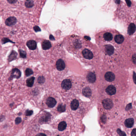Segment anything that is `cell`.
Segmentation results:
<instances>
[{
	"label": "cell",
	"mask_w": 136,
	"mask_h": 136,
	"mask_svg": "<svg viewBox=\"0 0 136 136\" xmlns=\"http://www.w3.org/2000/svg\"><path fill=\"white\" fill-rule=\"evenodd\" d=\"M21 75V72L17 68H14L12 69L11 74V76L9 80H12L14 78L19 79Z\"/></svg>",
	"instance_id": "cell-1"
},
{
	"label": "cell",
	"mask_w": 136,
	"mask_h": 136,
	"mask_svg": "<svg viewBox=\"0 0 136 136\" xmlns=\"http://www.w3.org/2000/svg\"><path fill=\"white\" fill-rule=\"evenodd\" d=\"M82 55L87 60H91L93 57L92 52L88 49H85L83 51Z\"/></svg>",
	"instance_id": "cell-2"
},
{
	"label": "cell",
	"mask_w": 136,
	"mask_h": 136,
	"mask_svg": "<svg viewBox=\"0 0 136 136\" xmlns=\"http://www.w3.org/2000/svg\"><path fill=\"white\" fill-rule=\"evenodd\" d=\"M72 83L70 80L66 79L63 80L62 82L61 86L63 89L66 90H69L72 87Z\"/></svg>",
	"instance_id": "cell-3"
},
{
	"label": "cell",
	"mask_w": 136,
	"mask_h": 136,
	"mask_svg": "<svg viewBox=\"0 0 136 136\" xmlns=\"http://www.w3.org/2000/svg\"><path fill=\"white\" fill-rule=\"evenodd\" d=\"M103 107L105 109H110L113 107V104L111 100L109 99H106L103 101Z\"/></svg>",
	"instance_id": "cell-4"
},
{
	"label": "cell",
	"mask_w": 136,
	"mask_h": 136,
	"mask_svg": "<svg viewBox=\"0 0 136 136\" xmlns=\"http://www.w3.org/2000/svg\"><path fill=\"white\" fill-rule=\"evenodd\" d=\"M56 66L57 69H58V70L61 71L63 70L65 68L66 65L63 60L60 59L57 62Z\"/></svg>",
	"instance_id": "cell-5"
},
{
	"label": "cell",
	"mask_w": 136,
	"mask_h": 136,
	"mask_svg": "<svg viewBox=\"0 0 136 136\" xmlns=\"http://www.w3.org/2000/svg\"><path fill=\"white\" fill-rule=\"evenodd\" d=\"M46 103L49 108H53L56 104V101L53 97H49L47 99Z\"/></svg>",
	"instance_id": "cell-6"
},
{
	"label": "cell",
	"mask_w": 136,
	"mask_h": 136,
	"mask_svg": "<svg viewBox=\"0 0 136 136\" xmlns=\"http://www.w3.org/2000/svg\"><path fill=\"white\" fill-rule=\"evenodd\" d=\"M17 20L16 18L14 17H10L8 18L6 21L5 24L6 25L8 26H12L15 25L17 23Z\"/></svg>",
	"instance_id": "cell-7"
},
{
	"label": "cell",
	"mask_w": 136,
	"mask_h": 136,
	"mask_svg": "<svg viewBox=\"0 0 136 136\" xmlns=\"http://www.w3.org/2000/svg\"><path fill=\"white\" fill-rule=\"evenodd\" d=\"M105 78L106 81L109 82H112L115 80V75L111 72H107L105 75Z\"/></svg>",
	"instance_id": "cell-8"
},
{
	"label": "cell",
	"mask_w": 136,
	"mask_h": 136,
	"mask_svg": "<svg viewBox=\"0 0 136 136\" xmlns=\"http://www.w3.org/2000/svg\"><path fill=\"white\" fill-rule=\"evenodd\" d=\"M27 46L31 50H35L37 48V43L35 41L33 40H30L28 41L26 43Z\"/></svg>",
	"instance_id": "cell-9"
},
{
	"label": "cell",
	"mask_w": 136,
	"mask_h": 136,
	"mask_svg": "<svg viewBox=\"0 0 136 136\" xmlns=\"http://www.w3.org/2000/svg\"><path fill=\"white\" fill-rule=\"evenodd\" d=\"M106 92L109 95H113L116 92V89L114 86L111 85L107 87L106 89Z\"/></svg>",
	"instance_id": "cell-10"
},
{
	"label": "cell",
	"mask_w": 136,
	"mask_h": 136,
	"mask_svg": "<svg viewBox=\"0 0 136 136\" xmlns=\"http://www.w3.org/2000/svg\"><path fill=\"white\" fill-rule=\"evenodd\" d=\"M105 51L108 55H111L114 53V47L111 45H107L105 47Z\"/></svg>",
	"instance_id": "cell-11"
},
{
	"label": "cell",
	"mask_w": 136,
	"mask_h": 136,
	"mask_svg": "<svg viewBox=\"0 0 136 136\" xmlns=\"http://www.w3.org/2000/svg\"><path fill=\"white\" fill-rule=\"evenodd\" d=\"M87 81L89 83H93L95 82V80H96V76L94 73L91 72L87 74Z\"/></svg>",
	"instance_id": "cell-12"
},
{
	"label": "cell",
	"mask_w": 136,
	"mask_h": 136,
	"mask_svg": "<svg viewBox=\"0 0 136 136\" xmlns=\"http://www.w3.org/2000/svg\"><path fill=\"white\" fill-rule=\"evenodd\" d=\"M42 46L43 49L44 50H47L51 48L52 45L49 41L48 40H44L42 42Z\"/></svg>",
	"instance_id": "cell-13"
},
{
	"label": "cell",
	"mask_w": 136,
	"mask_h": 136,
	"mask_svg": "<svg viewBox=\"0 0 136 136\" xmlns=\"http://www.w3.org/2000/svg\"><path fill=\"white\" fill-rule=\"evenodd\" d=\"M134 121L133 118H129L126 120L124 124L127 128H131L134 124Z\"/></svg>",
	"instance_id": "cell-14"
},
{
	"label": "cell",
	"mask_w": 136,
	"mask_h": 136,
	"mask_svg": "<svg viewBox=\"0 0 136 136\" xmlns=\"http://www.w3.org/2000/svg\"><path fill=\"white\" fill-rule=\"evenodd\" d=\"M136 30V26L134 23H131L128 27V33L129 35H131L134 34Z\"/></svg>",
	"instance_id": "cell-15"
},
{
	"label": "cell",
	"mask_w": 136,
	"mask_h": 136,
	"mask_svg": "<svg viewBox=\"0 0 136 136\" xmlns=\"http://www.w3.org/2000/svg\"><path fill=\"white\" fill-rule=\"evenodd\" d=\"M79 106V103L76 99L73 100L71 103V107L72 110H76Z\"/></svg>",
	"instance_id": "cell-16"
},
{
	"label": "cell",
	"mask_w": 136,
	"mask_h": 136,
	"mask_svg": "<svg viewBox=\"0 0 136 136\" xmlns=\"http://www.w3.org/2000/svg\"><path fill=\"white\" fill-rule=\"evenodd\" d=\"M92 93L91 89L88 87L84 88L83 90V94L86 97H90L92 95Z\"/></svg>",
	"instance_id": "cell-17"
},
{
	"label": "cell",
	"mask_w": 136,
	"mask_h": 136,
	"mask_svg": "<svg viewBox=\"0 0 136 136\" xmlns=\"http://www.w3.org/2000/svg\"><path fill=\"white\" fill-rule=\"evenodd\" d=\"M17 55H18L17 53L15 51L13 50L12 51L11 54H10V55L8 56V61L9 62H12V61L16 60L17 59Z\"/></svg>",
	"instance_id": "cell-18"
},
{
	"label": "cell",
	"mask_w": 136,
	"mask_h": 136,
	"mask_svg": "<svg viewBox=\"0 0 136 136\" xmlns=\"http://www.w3.org/2000/svg\"><path fill=\"white\" fill-rule=\"evenodd\" d=\"M103 38L105 41H111L113 38V36L111 33L109 32H106L103 35Z\"/></svg>",
	"instance_id": "cell-19"
},
{
	"label": "cell",
	"mask_w": 136,
	"mask_h": 136,
	"mask_svg": "<svg viewBox=\"0 0 136 136\" xmlns=\"http://www.w3.org/2000/svg\"><path fill=\"white\" fill-rule=\"evenodd\" d=\"M50 118V115L49 113H47L42 115L40 118V121L41 122H46L49 121Z\"/></svg>",
	"instance_id": "cell-20"
},
{
	"label": "cell",
	"mask_w": 136,
	"mask_h": 136,
	"mask_svg": "<svg viewBox=\"0 0 136 136\" xmlns=\"http://www.w3.org/2000/svg\"><path fill=\"white\" fill-rule=\"evenodd\" d=\"M124 37L121 34L117 35L115 36V42L118 44H121L124 41Z\"/></svg>",
	"instance_id": "cell-21"
},
{
	"label": "cell",
	"mask_w": 136,
	"mask_h": 136,
	"mask_svg": "<svg viewBox=\"0 0 136 136\" xmlns=\"http://www.w3.org/2000/svg\"><path fill=\"white\" fill-rule=\"evenodd\" d=\"M34 80H35V78L34 77H31V78H28L26 80V85L28 87H32L34 83Z\"/></svg>",
	"instance_id": "cell-22"
},
{
	"label": "cell",
	"mask_w": 136,
	"mask_h": 136,
	"mask_svg": "<svg viewBox=\"0 0 136 136\" xmlns=\"http://www.w3.org/2000/svg\"><path fill=\"white\" fill-rule=\"evenodd\" d=\"M67 127V124L65 121L60 122L58 126V129L60 131H63L66 129Z\"/></svg>",
	"instance_id": "cell-23"
},
{
	"label": "cell",
	"mask_w": 136,
	"mask_h": 136,
	"mask_svg": "<svg viewBox=\"0 0 136 136\" xmlns=\"http://www.w3.org/2000/svg\"><path fill=\"white\" fill-rule=\"evenodd\" d=\"M25 5L26 7L28 8H31L33 7L34 5V2L32 0H28V1H26L25 3Z\"/></svg>",
	"instance_id": "cell-24"
},
{
	"label": "cell",
	"mask_w": 136,
	"mask_h": 136,
	"mask_svg": "<svg viewBox=\"0 0 136 136\" xmlns=\"http://www.w3.org/2000/svg\"><path fill=\"white\" fill-rule=\"evenodd\" d=\"M58 110L60 112H63L66 110V106L63 104L59 105L58 107Z\"/></svg>",
	"instance_id": "cell-25"
},
{
	"label": "cell",
	"mask_w": 136,
	"mask_h": 136,
	"mask_svg": "<svg viewBox=\"0 0 136 136\" xmlns=\"http://www.w3.org/2000/svg\"><path fill=\"white\" fill-rule=\"evenodd\" d=\"M19 53H20V56L21 58H25L26 57V54L25 51L23 50L22 49H20L19 50Z\"/></svg>",
	"instance_id": "cell-26"
},
{
	"label": "cell",
	"mask_w": 136,
	"mask_h": 136,
	"mask_svg": "<svg viewBox=\"0 0 136 136\" xmlns=\"http://www.w3.org/2000/svg\"><path fill=\"white\" fill-rule=\"evenodd\" d=\"M25 74L26 76H29L30 75H31L33 74V72L32 69L29 68H27L25 71Z\"/></svg>",
	"instance_id": "cell-27"
},
{
	"label": "cell",
	"mask_w": 136,
	"mask_h": 136,
	"mask_svg": "<svg viewBox=\"0 0 136 136\" xmlns=\"http://www.w3.org/2000/svg\"><path fill=\"white\" fill-rule=\"evenodd\" d=\"M45 78L43 76H40L38 78V82L40 84H42L45 82Z\"/></svg>",
	"instance_id": "cell-28"
},
{
	"label": "cell",
	"mask_w": 136,
	"mask_h": 136,
	"mask_svg": "<svg viewBox=\"0 0 136 136\" xmlns=\"http://www.w3.org/2000/svg\"><path fill=\"white\" fill-rule=\"evenodd\" d=\"M33 111L32 110H30L27 109L25 111V115L26 116H30L33 114Z\"/></svg>",
	"instance_id": "cell-29"
},
{
	"label": "cell",
	"mask_w": 136,
	"mask_h": 136,
	"mask_svg": "<svg viewBox=\"0 0 136 136\" xmlns=\"http://www.w3.org/2000/svg\"><path fill=\"white\" fill-rule=\"evenodd\" d=\"M9 42L14 43L12 41H11V40H10L9 39L7 38H3L2 40V44H5V43H6Z\"/></svg>",
	"instance_id": "cell-30"
},
{
	"label": "cell",
	"mask_w": 136,
	"mask_h": 136,
	"mask_svg": "<svg viewBox=\"0 0 136 136\" xmlns=\"http://www.w3.org/2000/svg\"><path fill=\"white\" fill-rule=\"evenodd\" d=\"M117 132L118 133L119 135L121 136H126V134L124 132L122 131L121 130H120V129H118L117 130Z\"/></svg>",
	"instance_id": "cell-31"
},
{
	"label": "cell",
	"mask_w": 136,
	"mask_h": 136,
	"mask_svg": "<svg viewBox=\"0 0 136 136\" xmlns=\"http://www.w3.org/2000/svg\"><path fill=\"white\" fill-rule=\"evenodd\" d=\"M21 122H22V119L20 117H17V118H16L15 120L16 124H19Z\"/></svg>",
	"instance_id": "cell-32"
},
{
	"label": "cell",
	"mask_w": 136,
	"mask_h": 136,
	"mask_svg": "<svg viewBox=\"0 0 136 136\" xmlns=\"http://www.w3.org/2000/svg\"><path fill=\"white\" fill-rule=\"evenodd\" d=\"M33 28H34V31H35L36 32H38L41 31V29H40V27H39V26H35Z\"/></svg>",
	"instance_id": "cell-33"
},
{
	"label": "cell",
	"mask_w": 136,
	"mask_h": 136,
	"mask_svg": "<svg viewBox=\"0 0 136 136\" xmlns=\"http://www.w3.org/2000/svg\"><path fill=\"white\" fill-rule=\"evenodd\" d=\"M132 105L131 103H130L129 104H128L126 106V110H129V109H130L131 108Z\"/></svg>",
	"instance_id": "cell-34"
},
{
	"label": "cell",
	"mask_w": 136,
	"mask_h": 136,
	"mask_svg": "<svg viewBox=\"0 0 136 136\" xmlns=\"http://www.w3.org/2000/svg\"><path fill=\"white\" fill-rule=\"evenodd\" d=\"M136 129H134L132 131L131 135L132 136H136Z\"/></svg>",
	"instance_id": "cell-35"
},
{
	"label": "cell",
	"mask_w": 136,
	"mask_h": 136,
	"mask_svg": "<svg viewBox=\"0 0 136 136\" xmlns=\"http://www.w3.org/2000/svg\"><path fill=\"white\" fill-rule=\"evenodd\" d=\"M8 2L11 4H14L17 2V0H8Z\"/></svg>",
	"instance_id": "cell-36"
},
{
	"label": "cell",
	"mask_w": 136,
	"mask_h": 136,
	"mask_svg": "<svg viewBox=\"0 0 136 136\" xmlns=\"http://www.w3.org/2000/svg\"><path fill=\"white\" fill-rule=\"evenodd\" d=\"M36 136H47L45 134H43V133H39L37 134Z\"/></svg>",
	"instance_id": "cell-37"
},
{
	"label": "cell",
	"mask_w": 136,
	"mask_h": 136,
	"mask_svg": "<svg viewBox=\"0 0 136 136\" xmlns=\"http://www.w3.org/2000/svg\"><path fill=\"white\" fill-rule=\"evenodd\" d=\"M126 2H127V3L128 4V6H130V5H131V2L130 1H127Z\"/></svg>",
	"instance_id": "cell-38"
},
{
	"label": "cell",
	"mask_w": 136,
	"mask_h": 136,
	"mask_svg": "<svg viewBox=\"0 0 136 136\" xmlns=\"http://www.w3.org/2000/svg\"><path fill=\"white\" fill-rule=\"evenodd\" d=\"M49 38H50V40H53V37H52V35H50V37H49Z\"/></svg>",
	"instance_id": "cell-39"
},
{
	"label": "cell",
	"mask_w": 136,
	"mask_h": 136,
	"mask_svg": "<svg viewBox=\"0 0 136 136\" xmlns=\"http://www.w3.org/2000/svg\"><path fill=\"white\" fill-rule=\"evenodd\" d=\"M135 73H134V82H135Z\"/></svg>",
	"instance_id": "cell-40"
},
{
	"label": "cell",
	"mask_w": 136,
	"mask_h": 136,
	"mask_svg": "<svg viewBox=\"0 0 136 136\" xmlns=\"http://www.w3.org/2000/svg\"><path fill=\"white\" fill-rule=\"evenodd\" d=\"M57 136H59V135H57Z\"/></svg>",
	"instance_id": "cell-41"
}]
</instances>
